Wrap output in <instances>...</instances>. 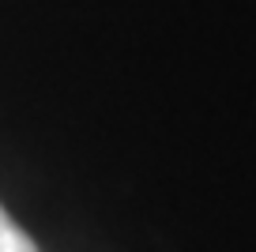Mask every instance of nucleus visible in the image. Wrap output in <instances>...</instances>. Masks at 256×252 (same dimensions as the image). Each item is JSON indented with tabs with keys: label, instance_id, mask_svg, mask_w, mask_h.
I'll return each instance as SVG.
<instances>
[{
	"label": "nucleus",
	"instance_id": "obj_1",
	"mask_svg": "<svg viewBox=\"0 0 256 252\" xmlns=\"http://www.w3.org/2000/svg\"><path fill=\"white\" fill-rule=\"evenodd\" d=\"M0 252H38V244L8 218V211L0 207Z\"/></svg>",
	"mask_w": 256,
	"mask_h": 252
}]
</instances>
